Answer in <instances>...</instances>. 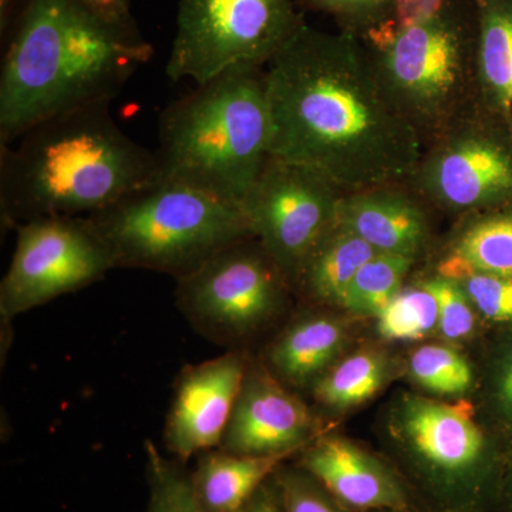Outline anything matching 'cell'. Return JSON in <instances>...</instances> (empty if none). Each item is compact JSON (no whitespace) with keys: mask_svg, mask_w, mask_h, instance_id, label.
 <instances>
[{"mask_svg":"<svg viewBox=\"0 0 512 512\" xmlns=\"http://www.w3.org/2000/svg\"><path fill=\"white\" fill-rule=\"evenodd\" d=\"M271 157L350 192L410 180L426 143L393 106L365 40L303 22L265 70Z\"/></svg>","mask_w":512,"mask_h":512,"instance_id":"1","label":"cell"},{"mask_svg":"<svg viewBox=\"0 0 512 512\" xmlns=\"http://www.w3.org/2000/svg\"><path fill=\"white\" fill-rule=\"evenodd\" d=\"M3 45L0 147L57 114L111 103L154 55L134 19L83 0H28Z\"/></svg>","mask_w":512,"mask_h":512,"instance_id":"2","label":"cell"},{"mask_svg":"<svg viewBox=\"0 0 512 512\" xmlns=\"http://www.w3.org/2000/svg\"><path fill=\"white\" fill-rule=\"evenodd\" d=\"M0 147V215L86 218L160 178L156 151L121 130L110 101L50 117Z\"/></svg>","mask_w":512,"mask_h":512,"instance_id":"3","label":"cell"},{"mask_svg":"<svg viewBox=\"0 0 512 512\" xmlns=\"http://www.w3.org/2000/svg\"><path fill=\"white\" fill-rule=\"evenodd\" d=\"M160 178L241 207L271 158L272 119L262 67L197 84L161 113Z\"/></svg>","mask_w":512,"mask_h":512,"instance_id":"4","label":"cell"},{"mask_svg":"<svg viewBox=\"0 0 512 512\" xmlns=\"http://www.w3.org/2000/svg\"><path fill=\"white\" fill-rule=\"evenodd\" d=\"M362 39L384 93L426 146L483 107L473 0H450L420 25Z\"/></svg>","mask_w":512,"mask_h":512,"instance_id":"5","label":"cell"},{"mask_svg":"<svg viewBox=\"0 0 512 512\" xmlns=\"http://www.w3.org/2000/svg\"><path fill=\"white\" fill-rule=\"evenodd\" d=\"M84 221L109 252L114 268L147 269L175 281L232 242L252 237L239 205L165 178Z\"/></svg>","mask_w":512,"mask_h":512,"instance_id":"6","label":"cell"},{"mask_svg":"<svg viewBox=\"0 0 512 512\" xmlns=\"http://www.w3.org/2000/svg\"><path fill=\"white\" fill-rule=\"evenodd\" d=\"M389 430L403 477L427 510H493L507 448L485 433L470 403L403 394L390 412Z\"/></svg>","mask_w":512,"mask_h":512,"instance_id":"7","label":"cell"},{"mask_svg":"<svg viewBox=\"0 0 512 512\" xmlns=\"http://www.w3.org/2000/svg\"><path fill=\"white\" fill-rule=\"evenodd\" d=\"M289 286L261 242L247 237L177 279L175 302L202 338L227 350H244L284 312Z\"/></svg>","mask_w":512,"mask_h":512,"instance_id":"8","label":"cell"},{"mask_svg":"<svg viewBox=\"0 0 512 512\" xmlns=\"http://www.w3.org/2000/svg\"><path fill=\"white\" fill-rule=\"evenodd\" d=\"M303 20L293 0H180L165 73L202 84L228 70L264 67Z\"/></svg>","mask_w":512,"mask_h":512,"instance_id":"9","label":"cell"},{"mask_svg":"<svg viewBox=\"0 0 512 512\" xmlns=\"http://www.w3.org/2000/svg\"><path fill=\"white\" fill-rule=\"evenodd\" d=\"M410 180L427 201L448 212L512 207L510 123L480 107L431 141Z\"/></svg>","mask_w":512,"mask_h":512,"instance_id":"10","label":"cell"},{"mask_svg":"<svg viewBox=\"0 0 512 512\" xmlns=\"http://www.w3.org/2000/svg\"><path fill=\"white\" fill-rule=\"evenodd\" d=\"M346 192L305 165L271 157L241 208L252 237L291 285L322 239L338 224Z\"/></svg>","mask_w":512,"mask_h":512,"instance_id":"11","label":"cell"},{"mask_svg":"<svg viewBox=\"0 0 512 512\" xmlns=\"http://www.w3.org/2000/svg\"><path fill=\"white\" fill-rule=\"evenodd\" d=\"M15 229V252L0 284L3 322L96 284L116 269L84 218H39Z\"/></svg>","mask_w":512,"mask_h":512,"instance_id":"12","label":"cell"},{"mask_svg":"<svg viewBox=\"0 0 512 512\" xmlns=\"http://www.w3.org/2000/svg\"><path fill=\"white\" fill-rule=\"evenodd\" d=\"M318 431L311 409L264 362L249 357L218 448L239 456L291 457L319 437Z\"/></svg>","mask_w":512,"mask_h":512,"instance_id":"13","label":"cell"},{"mask_svg":"<svg viewBox=\"0 0 512 512\" xmlns=\"http://www.w3.org/2000/svg\"><path fill=\"white\" fill-rule=\"evenodd\" d=\"M248 363L245 350H227L178 373L164 427L171 456L187 464L192 457L220 447Z\"/></svg>","mask_w":512,"mask_h":512,"instance_id":"14","label":"cell"},{"mask_svg":"<svg viewBox=\"0 0 512 512\" xmlns=\"http://www.w3.org/2000/svg\"><path fill=\"white\" fill-rule=\"evenodd\" d=\"M298 456L296 464L350 512L419 507L412 487L397 468L345 437H316Z\"/></svg>","mask_w":512,"mask_h":512,"instance_id":"15","label":"cell"},{"mask_svg":"<svg viewBox=\"0 0 512 512\" xmlns=\"http://www.w3.org/2000/svg\"><path fill=\"white\" fill-rule=\"evenodd\" d=\"M338 224L379 254L416 258L429 239V220L421 205L393 187L350 192L340 201Z\"/></svg>","mask_w":512,"mask_h":512,"instance_id":"16","label":"cell"},{"mask_svg":"<svg viewBox=\"0 0 512 512\" xmlns=\"http://www.w3.org/2000/svg\"><path fill=\"white\" fill-rule=\"evenodd\" d=\"M348 345V326L329 313H303L265 350L264 365L285 386L312 390Z\"/></svg>","mask_w":512,"mask_h":512,"instance_id":"17","label":"cell"},{"mask_svg":"<svg viewBox=\"0 0 512 512\" xmlns=\"http://www.w3.org/2000/svg\"><path fill=\"white\" fill-rule=\"evenodd\" d=\"M286 458L239 456L221 448L204 451L191 471L195 494L208 512H241Z\"/></svg>","mask_w":512,"mask_h":512,"instance_id":"18","label":"cell"},{"mask_svg":"<svg viewBox=\"0 0 512 512\" xmlns=\"http://www.w3.org/2000/svg\"><path fill=\"white\" fill-rule=\"evenodd\" d=\"M478 22L481 104L511 123L512 0H473Z\"/></svg>","mask_w":512,"mask_h":512,"instance_id":"19","label":"cell"},{"mask_svg":"<svg viewBox=\"0 0 512 512\" xmlns=\"http://www.w3.org/2000/svg\"><path fill=\"white\" fill-rule=\"evenodd\" d=\"M377 254L362 238L336 224L309 256L293 286L312 302L340 308L350 282Z\"/></svg>","mask_w":512,"mask_h":512,"instance_id":"20","label":"cell"},{"mask_svg":"<svg viewBox=\"0 0 512 512\" xmlns=\"http://www.w3.org/2000/svg\"><path fill=\"white\" fill-rule=\"evenodd\" d=\"M473 272L512 276V207L483 212L471 221L439 265V275L456 281Z\"/></svg>","mask_w":512,"mask_h":512,"instance_id":"21","label":"cell"},{"mask_svg":"<svg viewBox=\"0 0 512 512\" xmlns=\"http://www.w3.org/2000/svg\"><path fill=\"white\" fill-rule=\"evenodd\" d=\"M392 375V360L383 352L359 350L330 367L312 394L326 409L348 410L373 399Z\"/></svg>","mask_w":512,"mask_h":512,"instance_id":"22","label":"cell"},{"mask_svg":"<svg viewBox=\"0 0 512 512\" xmlns=\"http://www.w3.org/2000/svg\"><path fill=\"white\" fill-rule=\"evenodd\" d=\"M416 258L377 254L359 269L340 309L362 318H377L403 288V281Z\"/></svg>","mask_w":512,"mask_h":512,"instance_id":"23","label":"cell"},{"mask_svg":"<svg viewBox=\"0 0 512 512\" xmlns=\"http://www.w3.org/2000/svg\"><path fill=\"white\" fill-rule=\"evenodd\" d=\"M148 504L144 512H208L202 507L187 464L165 457L153 441H146Z\"/></svg>","mask_w":512,"mask_h":512,"instance_id":"24","label":"cell"},{"mask_svg":"<svg viewBox=\"0 0 512 512\" xmlns=\"http://www.w3.org/2000/svg\"><path fill=\"white\" fill-rule=\"evenodd\" d=\"M439 330V303L423 282L402 288L377 316V333L392 342H414Z\"/></svg>","mask_w":512,"mask_h":512,"instance_id":"25","label":"cell"},{"mask_svg":"<svg viewBox=\"0 0 512 512\" xmlns=\"http://www.w3.org/2000/svg\"><path fill=\"white\" fill-rule=\"evenodd\" d=\"M409 373L427 392L443 396H463L473 389V366L456 349L444 345H426L414 350Z\"/></svg>","mask_w":512,"mask_h":512,"instance_id":"26","label":"cell"},{"mask_svg":"<svg viewBox=\"0 0 512 512\" xmlns=\"http://www.w3.org/2000/svg\"><path fill=\"white\" fill-rule=\"evenodd\" d=\"M423 284L436 296L439 303V333L450 342L466 340L476 333L480 316L456 279L436 275Z\"/></svg>","mask_w":512,"mask_h":512,"instance_id":"27","label":"cell"},{"mask_svg":"<svg viewBox=\"0 0 512 512\" xmlns=\"http://www.w3.org/2000/svg\"><path fill=\"white\" fill-rule=\"evenodd\" d=\"M274 478L285 512H350L298 464H282Z\"/></svg>","mask_w":512,"mask_h":512,"instance_id":"28","label":"cell"},{"mask_svg":"<svg viewBox=\"0 0 512 512\" xmlns=\"http://www.w3.org/2000/svg\"><path fill=\"white\" fill-rule=\"evenodd\" d=\"M480 319L512 329V276L473 272L458 279Z\"/></svg>","mask_w":512,"mask_h":512,"instance_id":"29","label":"cell"},{"mask_svg":"<svg viewBox=\"0 0 512 512\" xmlns=\"http://www.w3.org/2000/svg\"><path fill=\"white\" fill-rule=\"evenodd\" d=\"M306 6L332 16L340 30L365 36L389 20L397 0H303Z\"/></svg>","mask_w":512,"mask_h":512,"instance_id":"30","label":"cell"},{"mask_svg":"<svg viewBox=\"0 0 512 512\" xmlns=\"http://www.w3.org/2000/svg\"><path fill=\"white\" fill-rule=\"evenodd\" d=\"M488 397L495 419L505 431L512 434V329H508L507 335L495 349Z\"/></svg>","mask_w":512,"mask_h":512,"instance_id":"31","label":"cell"},{"mask_svg":"<svg viewBox=\"0 0 512 512\" xmlns=\"http://www.w3.org/2000/svg\"><path fill=\"white\" fill-rule=\"evenodd\" d=\"M448 2L450 0H397L389 20L373 30L394 32L412 28L436 16Z\"/></svg>","mask_w":512,"mask_h":512,"instance_id":"32","label":"cell"},{"mask_svg":"<svg viewBox=\"0 0 512 512\" xmlns=\"http://www.w3.org/2000/svg\"><path fill=\"white\" fill-rule=\"evenodd\" d=\"M241 512H285L274 476L256 491Z\"/></svg>","mask_w":512,"mask_h":512,"instance_id":"33","label":"cell"},{"mask_svg":"<svg viewBox=\"0 0 512 512\" xmlns=\"http://www.w3.org/2000/svg\"><path fill=\"white\" fill-rule=\"evenodd\" d=\"M493 511L512 512V441L505 450L503 468H501L500 481L495 493Z\"/></svg>","mask_w":512,"mask_h":512,"instance_id":"34","label":"cell"},{"mask_svg":"<svg viewBox=\"0 0 512 512\" xmlns=\"http://www.w3.org/2000/svg\"><path fill=\"white\" fill-rule=\"evenodd\" d=\"M86 5L110 19L130 20L134 0H83Z\"/></svg>","mask_w":512,"mask_h":512,"instance_id":"35","label":"cell"},{"mask_svg":"<svg viewBox=\"0 0 512 512\" xmlns=\"http://www.w3.org/2000/svg\"><path fill=\"white\" fill-rule=\"evenodd\" d=\"M28 0H0V36L2 43L8 40L10 32L15 28L19 16L22 15Z\"/></svg>","mask_w":512,"mask_h":512,"instance_id":"36","label":"cell"},{"mask_svg":"<svg viewBox=\"0 0 512 512\" xmlns=\"http://www.w3.org/2000/svg\"><path fill=\"white\" fill-rule=\"evenodd\" d=\"M379 512H433V511H430V510H421L420 507H417V508H412V510H402V511H379Z\"/></svg>","mask_w":512,"mask_h":512,"instance_id":"37","label":"cell"}]
</instances>
